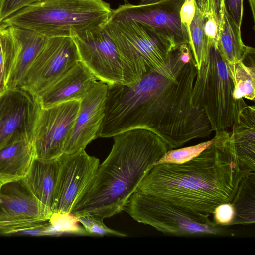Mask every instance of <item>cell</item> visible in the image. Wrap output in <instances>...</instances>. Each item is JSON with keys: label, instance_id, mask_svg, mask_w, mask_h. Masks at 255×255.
<instances>
[{"label": "cell", "instance_id": "6da1fadb", "mask_svg": "<svg viewBox=\"0 0 255 255\" xmlns=\"http://www.w3.org/2000/svg\"><path fill=\"white\" fill-rule=\"evenodd\" d=\"M197 72L188 43L177 46L157 68L129 84L108 85L105 116L98 137L135 128L159 136L170 149L209 137L213 131L204 110L193 105Z\"/></svg>", "mask_w": 255, "mask_h": 255}, {"label": "cell", "instance_id": "7a4b0ae2", "mask_svg": "<svg viewBox=\"0 0 255 255\" xmlns=\"http://www.w3.org/2000/svg\"><path fill=\"white\" fill-rule=\"evenodd\" d=\"M214 138L186 162L153 166L136 192L209 215L219 205L231 202L242 179L254 171L238 158L231 132L216 131Z\"/></svg>", "mask_w": 255, "mask_h": 255}, {"label": "cell", "instance_id": "3957f363", "mask_svg": "<svg viewBox=\"0 0 255 255\" xmlns=\"http://www.w3.org/2000/svg\"><path fill=\"white\" fill-rule=\"evenodd\" d=\"M113 137L110 153L71 212L77 217L104 219L124 211L147 172L170 149L159 136L144 128Z\"/></svg>", "mask_w": 255, "mask_h": 255}, {"label": "cell", "instance_id": "277c9868", "mask_svg": "<svg viewBox=\"0 0 255 255\" xmlns=\"http://www.w3.org/2000/svg\"><path fill=\"white\" fill-rule=\"evenodd\" d=\"M112 11L103 0H43L21 9L0 23L32 31L46 38L72 37L104 25Z\"/></svg>", "mask_w": 255, "mask_h": 255}, {"label": "cell", "instance_id": "5b68a950", "mask_svg": "<svg viewBox=\"0 0 255 255\" xmlns=\"http://www.w3.org/2000/svg\"><path fill=\"white\" fill-rule=\"evenodd\" d=\"M228 62L217 45H210L208 55L197 70L191 96L193 106L203 109L213 131L232 127L239 112L247 106L244 99H236Z\"/></svg>", "mask_w": 255, "mask_h": 255}, {"label": "cell", "instance_id": "8992f818", "mask_svg": "<svg viewBox=\"0 0 255 255\" xmlns=\"http://www.w3.org/2000/svg\"><path fill=\"white\" fill-rule=\"evenodd\" d=\"M105 26L122 60L126 84L161 65L177 46L168 35L133 20H109Z\"/></svg>", "mask_w": 255, "mask_h": 255}, {"label": "cell", "instance_id": "52a82bcc", "mask_svg": "<svg viewBox=\"0 0 255 255\" xmlns=\"http://www.w3.org/2000/svg\"><path fill=\"white\" fill-rule=\"evenodd\" d=\"M124 211L134 220L150 225L165 235H219L225 231L223 227L211 220L209 215L138 192L131 196Z\"/></svg>", "mask_w": 255, "mask_h": 255}, {"label": "cell", "instance_id": "ba28073f", "mask_svg": "<svg viewBox=\"0 0 255 255\" xmlns=\"http://www.w3.org/2000/svg\"><path fill=\"white\" fill-rule=\"evenodd\" d=\"M80 61L72 37L48 38L19 87L36 97Z\"/></svg>", "mask_w": 255, "mask_h": 255}, {"label": "cell", "instance_id": "9c48e42d", "mask_svg": "<svg viewBox=\"0 0 255 255\" xmlns=\"http://www.w3.org/2000/svg\"><path fill=\"white\" fill-rule=\"evenodd\" d=\"M72 38L76 45L80 61L97 79L107 85L126 84L122 60L105 25Z\"/></svg>", "mask_w": 255, "mask_h": 255}, {"label": "cell", "instance_id": "30bf717a", "mask_svg": "<svg viewBox=\"0 0 255 255\" xmlns=\"http://www.w3.org/2000/svg\"><path fill=\"white\" fill-rule=\"evenodd\" d=\"M80 101H70L40 109L33 140L35 159L49 161L59 158L73 128Z\"/></svg>", "mask_w": 255, "mask_h": 255}, {"label": "cell", "instance_id": "8fae6325", "mask_svg": "<svg viewBox=\"0 0 255 255\" xmlns=\"http://www.w3.org/2000/svg\"><path fill=\"white\" fill-rule=\"evenodd\" d=\"M60 168L52 205V213H71L77 200L94 178L99 159L85 149L64 153L59 158Z\"/></svg>", "mask_w": 255, "mask_h": 255}, {"label": "cell", "instance_id": "7c38bea8", "mask_svg": "<svg viewBox=\"0 0 255 255\" xmlns=\"http://www.w3.org/2000/svg\"><path fill=\"white\" fill-rule=\"evenodd\" d=\"M40 109L36 97L20 87L0 94V150L19 136L33 137Z\"/></svg>", "mask_w": 255, "mask_h": 255}, {"label": "cell", "instance_id": "4fadbf2b", "mask_svg": "<svg viewBox=\"0 0 255 255\" xmlns=\"http://www.w3.org/2000/svg\"><path fill=\"white\" fill-rule=\"evenodd\" d=\"M184 1L164 0L148 4L125 3L113 9L109 20L138 22L171 36L177 45L188 43L187 33L181 24L179 15Z\"/></svg>", "mask_w": 255, "mask_h": 255}, {"label": "cell", "instance_id": "5bb4252c", "mask_svg": "<svg viewBox=\"0 0 255 255\" xmlns=\"http://www.w3.org/2000/svg\"><path fill=\"white\" fill-rule=\"evenodd\" d=\"M51 214L44 210L21 181L0 188V233L17 234L30 226L48 221Z\"/></svg>", "mask_w": 255, "mask_h": 255}, {"label": "cell", "instance_id": "9a60e30c", "mask_svg": "<svg viewBox=\"0 0 255 255\" xmlns=\"http://www.w3.org/2000/svg\"><path fill=\"white\" fill-rule=\"evenodd\" d=\"M108 85L97 81L80 100L79 109L72 130L63 149L64 153L85 149L98 137L105 116Z\"/></svg>", "mask_w": 255, "mask_h": 255}, {"label": "cell", "instance_id": "2e32d148", "mask_svg": "<svg viewBox=\"0 0 255 255\" xmlns=\"http://www.w3.org/2000/svg\"><path fill=\"white\" fill-rule=\"evenodd\" d=\"M80 61L36 97L41 108L70 101H80L97 82Z\"/></svg>", "mask_w": 255, "mask_h": 255}, {"label": "cell", "instance_id": "e0dca14e", "mask_svg": "<svg viewBox=\"0 0 255 255\" xmlns=\"http://www.w3.org/2000/svg\"><path fill=\"white\" fill-rule=\"evenodd\" d=\"M35 159L33 137L20 135L0 150V186L21 180Z\"/></svg>", "mask_w": 255, "mask_h": 255}, {"label": "cell", "instance_id": "ac0fdd59", "mask_svg": "<svg viewBox=\"0 0 255 255\" xmlns=\"http://www.w3.org/2000/svg\"><path fill=\"white\" fill-rule=\"evenodd\" d=\"M59 168V158L49 161L35 159L27 174L20 180L40 206L51 214Z\"/></svg>", "mask_w": 255, "mask_h": 255}, {"label": "cell", "instance_id": "d6986e66", "mask_svg": "<svg viewBox=\"0 0 255 255\" xmlns=\"http://www.w3.org/2000/svg\"><path fill=\"white\" fill-rule=\"evenodd\" d=\"M9 27L16 40L18 50L7 89L19 86L26 72L48 39L32 31L15 26Z\"/></svg>", "mask_w": 255, "mask_h": 255}, {"label": "cell", "instance_id": "ffe728a7", "mask_svg": "<svg viewBox=\"0 0 255 255\" xmlns=\"http://www.w3.org/2000/svg\"><path fill=\"white\" fill-rule=\"evenodd\" d=\"M231 136L238 158L255 171V107H243L232 126Z\"/></svg>", "mask_w": 255, "mask_h": 255}, {"label": "cell", "instance_id": "44dd1931", "mask_svg": "<svg viewBox=\"0 0 255 255\" xmlns=\"http://www.w3.org/2000/svg\"><path fill=\"white\" fill-rule=\"evenodd\" d=\"M217 48L228 63L242 61L248 48L244 43L238 28L228 14L224 2L219 22Z\"/></svg>", "mask_w": 255, "mask_h": 255}, {"label": "cell", "instance_id": "7402d4cb", "mask_svg": "<svg viewBox=\"0 0 255 255\" xmlns=\"http://www.w3.org/2000/svg\"><path fill=\"white\" fill-rule=\"evenodd\" d=\"M230 203L234 212L230 225L255 223V171L250 172L242 179Z\"/></svg>", "mask_w": 255, "mask_h": 255}, {"label": "cell", "instance_id": "603a6c76", "mask_svg": "<svg viewBox=\"0 0 255 255\" xmlns=\"http://www.w3.org/2000/svg\"><path fill=\"white\" fill-rule=\"evenodd\" d=\"M17 50V43L10 27L0 23V94L7 90Z\"/></svg>", "mask_w": 255, "mask_h": 255}, {"label": "cell", "instance_id": "cb8c5ba5", "mask_svg": "<svg viewBox=\"0 0 255 255\" xmlns=\"http://www.w3.org/2000/svg\"><path fill=\"white\" fill-rule=\"evenodd\" d=\"M228 64L234 86V98L237 100L246 98L254 101L255 67L247 66L242 61L228 63Z\"/></svg>", "mask_w": 255, "mask_h": 255}, {"label": "cell", "instance_id": "d4e9b609", "mask_svg": "<svg viewBox=\"0 0 255 255\" xmlns=\"http://www.w3.org/2000/svg\"><path fill=\"white\" fill-rule=\"evenodd\" d=\"M194 18L190 26L189 45L190 46L196 67L198 70L205 60L210 45L204 29V17L197 6Z\"/></svg>", "mask_w": 255, "mask_h": 255}, {"label": "cell", "instance_id": "484cf974", "mask_svg": "<svg viewBox=\"0 0 255 255\" xmlns=\"http://www.w3.org/2000/svg\"><path fill=\"white\" fill-rule=\"evenodd\" d=\"M48 221L51 224L52 236L63 234L90 236L78 224L77 217L71 213H53Z\"/></svg>", "mask_w": 255, "mask_h": 255}, {"label": "cell", "instance_id": "4316f807", "mask_svg": "<svg viewBox=\"0 0 255 255\" xmlns=\"http://www.w3.org/2000/svg\"><path fill=\"white\" fill-rule=\"evenodd\" d=\"M214 138L195 145L175 149H169L166 153L156 162L155 165L162 163H182L199 155L210 146Z\"/></svg>", "mask_w": 255, "mask_h": 255}, {"label": "cell", "instance_id": "83f0119b", "mask_svg": "<svg viewBox=\"0 0 255 255\" xmlns=\"http://www.w3.org/2000/svg\"><path fill=\"white\" fill-rule=\"evenodd\" d=\"M85 230L90 235L105 236L112 235L120 237H126L124 233L113 230L105 225L103 219L93 215H83L77 217Z\"/></svg>", "mask_w": 255, "mask_h": 255}, {"label": "cell", "instance_id": "f1b7e54d", "mask_svg": "<svg viewBox=\"0 0 255 255\" xmlns=\"http://www.w3.org/2000/svg\"><path fill=\"white\" fill-rule=\"evenodd\" d=\"M43 0H0V23L21 9Z\"/></svg>", "mask_w": 255, "mask_h": 255}, {"label": "cell", "instance_id": "f546056e", "mask_svg": "<svg viewBox=\"0 0 255 255\" xmlns=\"http://www.w3.org/2000/svg\"><path fill=\"white\" fill-rule=\"evenodd\" d=\"M213 221L218 226L225 227L230 226L233 218V209L230 202L217 206L214 211Z\"/></svg>", "mask_w": 255, "mask_h": 255}, {"label": "cell", "instance_id": "4dcf8cb0", "mask_svg": "<svg viewBox=\"0 0 255 255\" xmlns=\"http://www.w3.org/2000/svg\"><path fill=\"white\" fill-rule=\"evenodd\" d=\"M195 2L204 16H214L220 20L224 0H195Z\"/></svg>", "mask_w": 255, "mask_h": 255}, {"label": "cell", "instance_id": "1f68e13d", "mask_svg": "<svg viewBox=\"0 0 255 255\" xmlns=\"http://www.w3.org/2000/svg\"><path fill=\"white\" fill-rule=\"evenodd\" d=\"M195 0L191 1H184L180 9V21L186 31L188 40L190 36V26L195 15Z\"/></svg>", "mask_w": 255, "mask_h": 255}, {"label": "cell", "instance_id": "d6a6232c", "mask_svg": "<svg viewBox=\"0 0 255 255\" xmlns=\"http://www.w3.org/2000/svg\"><path fill=\"white\" fill-rule=\"evenodd\" d=\"M225 5L232 21L241 29L243 16V0H224Z\"/></svg>", "mask_w": 255, "mask_h": 255}, {"label": "cell", "instance_id": "836d02e7", "mask_svg": "<svg viewBox=\"0 0 255 255\" xmlns=\"http://www.w3.org/2000/svg\"><path fill=\"white\" fill-rule=\"evenodd\" d=\"M204 29L205 33L210 44L214 43L217 45L219 21L212 16H204Z\"/></svg>", "mask_w": 255, "mask_h": 255}, {"label": "cell", "instance_id": "e575fe53", "mask_svg": "<svg viewBox=\"0 0 255 255\" xmlns=\"http://www.w3.org/2000/svg\"><path fill=\"white\" fill-rule=\"evenodd\" d=\"M251 9L253 21V27H255V0H248Z\"/></svg>", "mask_w": 255, "mask_h": 255}, {"label": "cell", "instance_id": "d590c367", "mask_svg": "<svg viewBox=\"0 0 255 255\" xmlns=\"http://www.w3.org/2000/svg\"><path fill=\"white\" fill-rule=\"evenodd\" d=\"M164 0H141L139 4H148L161 2Z\"/></svg>", "mask_w": 255, "mask_h": 255}, {"label": "cell", "instance_id": "8d00e7d4", "mask_svg": "<svg viewBox=\"0 0 255 255\" xmlns=\"http://www.w3.org/2000/svg\"><path fill=\"white\" fill-rule=\"evenodd\" d=\"M123 0L125 2V3H128L127 0Z\"/></svg>", "mask_w": 255, "mask_h": 255}, {"label": "cell", "instance_id": "74e56055", "mask_svg": "<svg viewBox=\"0 0 255 255\" xmlns=\"http://www.w3.org/2000/svg\"><path fill=\"white\" fill-rule=\"evenodd\" d=\"M193 0H184V1H191Z\"/></svg>", "mask_w": 255, "mask_h": 255}]
</instances>
